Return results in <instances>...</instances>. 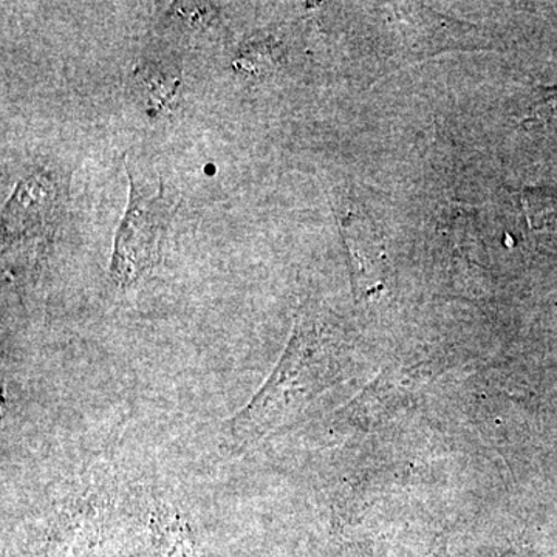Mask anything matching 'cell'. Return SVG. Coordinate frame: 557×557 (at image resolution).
Segmentation results:
<instances>
[{"instance_id": "3957f363", "label": "cell", "mask_w": 557, "mask_h": 557, "mask_svg": "<svg viewBox=\"0 0 557 557\" xmlns=\"http://www.w3.org/2000/svg\"><path fill=\"white\" fill-rule=\"evenodd\" d=\"M67 185L50 170L32 172L17 183L2 214V252L28 255L33 273H42L44 252L53 240Z\"/></svg>"}, {"instance_id": "6da1fadb", "label": "cell", "mask_w": 557, "mask_h": 557, "mask_svg": "<svg viewBox=\"0 0 557 557\" xmlns=\"http://www.w3.org/2000/svg\"><path fill=\"white\" fill-rule=\"evenodd\" d=\"M330 369L327 344L314 322L299 317L284 357L258 394L225 426L230 450L244 453L269 437L324 387Z\"/></svg>"}, {"instance_id": "7a4b0ae2", "label": "cell", "mask_w": 557, "mask_h": 557, "mask_svg": "<svg viewBox=\"0 0 557 557\" xmlns=\"http://www.w3.org/2000/svg\"><path fill=\"white\" fill-rule=\"evenodd\" d=\"M126 171L129 203L113 244L109 273L110 281L121 289L134 287L156 269L168 228L178 209V201L171 196L163 180L157 194L148 196L138 188L127 163Z\"/></svg>"}, {"instance_id": "ba28073f", "label": "cell", "mask_w": 557, "mask_h": 557, "mask_svg": "<svg viewBox=\"0 0 557 557\" xmlns=\"http://www.w3.org/2000/svg\"><path fill=\"white\" fill-rule=\"evenodd\" d=\"M557 119V86L539 87L530 120L547 121Z\"/></svg>"}, {"instance_id": "5b68a950", "label": "cell", "mask_w": 557, "mask_h": 557, "mask_svg": "<svg viewBox=\"0 0 557 557\" xmlns=\"http://www.w3.org/2000/svg\"><path fill=\"white\" fill-rule=\"evenodd\" d=\"M153 544L164 557H201L182 512L164 502H157L149 515Z\"/></svg>"}, {"instance_id": "52a82bcc", "label": "cell", "mask_w": 557, "mask_h": 557, "mask_svg": "<svg viewBox=\"0 0 557 557\" xmlns=\"http://www.w3.org/2000/svg\"><path fill=\"white\" fill-rule=\"evenodd\" d=\"M520 208L533 231L544 230L556 214L555 197L544 189H523L520 193Z\"/></svg>"}, {"instance_id": "277c9868", "label": "cell", "mask_w": 557, "mask_h": 557, "mask_svg": "<svg viewBox=\"0 0 557 557\" xmlns=\"http://www.w3.org/2000/svg\"><path fill=\"white\" fill-rule=\"evenodd\" d=\"M341 234L350 258L351 273L357 281V289L368 285L370 277H376L381 271L383 252L375 231L370 228L369 223L354 215L339 218ZM369 288V285H368Z\"/></svg>"}, {"instance_id": "8992f818", "label": "cell", "mask_w": 557, "mask_h": 557, "mask_svg": "<svg viewBox=\"0 0 557 557\" xmlns=\"http://www.w3.org/2000/svg\"><path fill=\"white\" fill-rule=\"evenodd\" d=\"M134 79L143 102L148 106V112L156 115L163 112L177 94L182 84V69L170 62H145L135 69Z\"/></svg>"}]
</instances>
